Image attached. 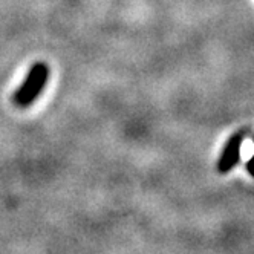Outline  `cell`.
<instances>
[{"label": "cell", "instance_id": "6da1fadb", "mask_svg": "<svg viewBox=\"0 0 254 254\" xmlns=\"http://www.w3.org/2000/svg\"><path fill=\"white\" fill-rule=\"evenodd\" d=\"M48 80H49V67L45 63L32 64L25 81L15 90L14 103L19 107H29L40 97Z\"/></svg>", "mask_w": 254, "mask_h": 254}, {"label": "cell", "instance_id": "7a4b0ae2", "mask_svg": "<svg viewBox=\"0 0 254 254\" xmlns=\"http://www.w3.org/2000/svg\"><path fill=\"white\" fill-rule=\"evenodd\" d=\"M245 135H247V132L241 130L238 133H234L233 136H230V139L227 141L225 147L222 150V155H221L219 161H217V170H219V173H228L239 162L241 149H242Z\"/></svg>", "mask_w": 254, "mask_h": 254}]
</instances>
